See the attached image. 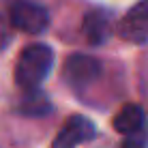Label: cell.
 Listing matches in <instances>:
<instances>
[{
  "instance_id": "cell-9",
  "label": "cell",
  "mask_w": 148,
  "mask_h": 148,
  "mask_svg": "<svg viewBox=\"0 0 148 148\" xmlns=\"http://www.w3.org/2000/svg\"><path fill=\"white\" fill-rule=\"evenodd\" d=\"M122 148H148V146H146L144 137H140L137 133H133V135H127V140L122 142Z\"/></svg>"
},
{
  "instance_id": "cell-7",
  "label": "cell",
  "mask_w": 148,
  "mask_h": 148,
  "mask_svg": "<svg viewBox=\"0 0 148 148\" xmlns=\"http://www.w3.org/2000/svg\"><path fill=\"white\" fill-rule=\"evenodd\" d=\"M144 110L135 103L122 105L120 112L114 116V129L122 135H133L144 127Z\"/></svg>"
},
{
  "instance_id": "cell-8",
  "label": "cell",
  "mask_w": 148,
  "mask_h": 148,
  "mask_svg": "<svg viewBox=\"0 0 148 148\" xmlns=\"http://www.w3.org/2000/svg\"><path fill=\"white\" fill-rule=\"evenodd\" d=\"M19 112L26 116H43L45 112H49V99L39 90H28L19 103Z\"/></svg>"
},
{
  "instance_id": "cell-1",
  "label": "cell",
  "mask_w": 148,
  "mask_h": 148,
  "mask_svg": "<svg viewBox=\"0 0 148 148\" xmlns=\"http://www.w3.org/2000/svg\"><path fill=\"white\" fill-rule=\"evenodd\" d=\"M54 64V52L49 45L34 43L28 45L17 58L15 64V82L22 90H37L41 82L49 75Z\"/></svg>"
},
{
  "instance_id": "cell-6",
  "label": "cell",
  "mask_w": 148,
  "mask_h": 148,
  "mask_svg": "<svg viewBox=\"0 0 148 148\" xmlns=\"http://www.w3.org/2000/svg\"><path fill=\"white\" fill-rule=\"evenodd\" d=\"M84 34L92 45H99L103 41H108L112 34V17L103 9H95L86 15L84 19Z\"/></svg>"
},
{
  "instance_id": "cell-5",
  "label": "cell",
  "mask_w": 148,
  "mask_h": 148,
  "mask_svg": "<svg viewBox=\"0 0 148 148\" xmlns=\"http://www.w3.org/2000/svg\"><path fill=\"white\" fill-rule=\"evenodd\" d=\"M101 75V62L92 56L73 54L64 64V77L71 86H90Z\"/></svg>"
},
{
  "instance_id": "cell-4",
  "label": "cell",
  "mask_w": 148,
  "mask_h": 148,
  "mask_svg": "<svg viewBox=\"0 0 148 148\" xmlns=\"http://www.w3.org/2000/svg\"><path fill=\"white\" fill-rule=\"evenodd\" d=\"M95 125L86 116H71L60 127L58 135L54 137L52 148H75L84 142H90L95 137Z\"/></svg>"
},
{
  "instance_id": "cell-2",
  "label": "cell",
  "mask_w": 148,
  "mask_h": 148,
  "mask_svg": "<svg viewBox=\"0 0 148 148\" xmlns=\"http://www.w3.org/2000/svg\"><path fill=\"white\" fill-rule=\"evenodd\" d=\"M11 24L13 28L22 30L28 34H39L47 28L49 15L45 11V7H41L37 2L30 0H17L11 7Z\"/></svg>"
},
{
  "instance_id": "cell-3",
  "label": "cell",
  "mask_w": 148,
  "mask_h": 148,
  "mask_svg": "<svg viewBox=\"0 0 148 148\" xmlns=\"http://www.w3.org/2000/svg\"><path fill=\"white\" fill-rule=\"evenodd\" d=\"M118 37L129 43H146L148 41V0L137 2L129 9L118 24Z\"/></svg>"
}]
</instances>
